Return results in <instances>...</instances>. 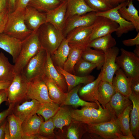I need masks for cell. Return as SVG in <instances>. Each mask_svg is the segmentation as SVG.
<instances>
[{
  "instance_id": "obj_28",
  "label": "cell",
  "mask_w": 139,
  "mask_h": 139,
  "mask_svg": "<svg viewBox=\"0 0 139 139\" xmlns=\"http://www.w3.org/2000/svg\"><path fill=\"white\" fill-rule=\"evenodd\" d=\"M66 1V20L68 18L74 15H83L90 12H94L87 5L85 0Z\"/></svg>"
},
{
  "instance_id": "obj_5",
  "label": "cell",
  "mask_w": 139,
  "mask_h": 139,
  "mask_svg": "<svg viewBox=\"0 0 139 139\" xmlns=\"http://www.w3.org/2000/svg\"><path fill=\"white\" fill-rule=\"evenodd\" d=\"M47 55L46 51L41 48L23 69L21 73L28 82L44 75Z\"/></svg>"
},
{
  "instance_id": "obj_46",
  "label": "cell",
  "mask_w": 139,
  "mask_h": 139,
  "mask_svg": "<svg viewBox=\"0 0 139 139\" xmlns=\"http://www.w3.org/2000/svg\"><path fill=\"white\" fill-rule=\"evenodd\" d=\"M15 105L9 104L8 108L0 112V126L5 120L6 117L12 112Z\"/></svg>"
},
{
  "instance_id": "obj_22",
  "label": "cell",
  "mask_w": 139,
  "mask_h": 139,
  "mask_svg": "<svg viewBox=\"0 0 139 139\" xmlns=\"http://www.w3.org/2000/svg\"><path fill=\"white\" fill-rule=\"evenodd\" d=\"M47 52V59L44 74L52 79L65 93L67 92V84L63 76L56 69L52 60L50 54Z\"/></svg>"
},
{
  "instance_id": "obj_55",
  "label": "cell",
  "mask_w": 139,
  "mask_h": 139,
  "mask_svg": "<svg viewBox=\"0 0 139 139\" xmlns=\"http://www.w3.org/2000/svg\"><path fill=\"white\" fill-rule=\"evenodd\" d=\"M4 139H10V132L8 123L7 121L4 129Z\"/></svg>"
},
{
  "instance_id": "obj_10",
  "label": "cell",
  "mask_w": 139,
  "mask_h": 139,
  "mask_svg": "<svg viewBox=\"0 0 139 139\" xmlns=\"http://www.w3.org/2000/svg\"><path fill=\"white\" fill-rule=\"evenodd\" d=\"M119 48L115 46L111 48L105 53L104 62L101 68V80L112 84L114 74L120 68L116 62V59L119 54Z\"/></svg>"
},
{
  "instance_id": "obj_37",
  "label": "cell",
  "mask_w": 139,
  "mask_h": 139,
  "mask_svg": "<svg viewBox=\"0 0 139 139\" xmlns=\"http://www.w3.org/2000/svg\"><path fill=\"white\" fill-rule=\"evenodd\" d=\"M69 45L70 47L69 53L63 69L66 71L73 74L74 66L81 58L83 51L85 48Z\"/></svg>"
},
{
  "instance_id": "obj_6",
  "label": "cell",
  "mask_w": 139,
  "mask_h": 139,
  "mask_svg": "<svg viewBox=\"0 0 139 139\" xmlns=\"http://www.w3.org/2000/svg\"><path fill=\"white\" fill-rule=\"evenodd\" d=\"M120 50L121 55L116 57V62L128 77L139 78V57L123 48Z\"/></svg>"
},
{
  "instance_id": "obj_35",
  "label": "cell",
  "mask_w": 139,
  "mask_h": 139,
  "mask_svg": "<svg viewBox=\"0 0 139 139\" xmlns=\"http://www.w3.org/2000/svg\"><path fill=\"white\" fill-rule=\"evenodd\" d=\"M116 44L115 39L111 34H108L93 40L87 47L102 51L105 53L115 46Z\"/></svg>"
},
{
  "instance_id": "obj_17",
  "label": "cell",
  "mask_w": 139,
  "mask_h": 139,
  "mask_svg": "<svg viewBox=\"0 0 139 139\" xmlns=\"http://www.w3.org/2000/svg\"><path fill=\"white\" fill-rule=\"evenodd\" d=\"M24 20L28 28L32 32L36 31L46 22V13L28 6L25 10Z\"/></svg>"
},
{
  "instance_id": "obj_34",
  "label": "cell",
  "mask_w": 139,
  "mask_h": 139,
  "mask_svg": "<svg viewBox=\"0 0 139 139\" xmlns=\"http://www.w3.org/2000/svg\"><path fill=\"white\" fill-rule=\"evenodd\" d=\"M81 58L92 63L96 64L98 70L101 69L105 59V53L102 51L93 49L88 47L83 50Z\"/></svg>"
},
{
  "instance_id": "obj_26",
  "label": "cell",
  "mask_w": 139,
  "mask_h": 139,
  "mask_svg": "<svg viewBox=\"0 0 139 139\" xmlns=\"http://www.w3.org/2000/svg\"><path fill=\"white\" fill-rule=\"evenodd\" d=\"M55 67L58 72L64 77L67 86V92L79 84H83L85 85L95 80V77L93 75L78 76L68 72L61 68Z\"/></svg>"
},
{
  "instance_id": "obj_59",
  "label": "cell",
  "mask_w": 139,
  "mask_h": 139,
  "mask_svg": "<svg viewBox=\"0 0 139 139\" xmlns=\"http://www.w3.org/2000/svg\"><path fill=\"white\" fill-rule=\"evenodd\" d=\"M61 2H62V1H65L66 0H60Z\"/></svg>"
},
{
  "instance_id": "obj_25",
  "label": "cell",
  "mask_w": 139,
  "mask_h": 139,
  "mask_svg": "<svg viewBox=\"0 0 139 139\" xmlns=\"http://www.w3.org/2000/svg\"><path fill=\"white\" fill-rule=\"evenodd\" d=\"M118 12L123 18L131 22L136 31L139 32L138 12L133 4V0H127L126 4L118 9Z\"/></svg>"
},
{
  "instance_id": "obj_56",
  "label": "cell",
  "mask_w": 139,
  "mask_h": 139,
  "mask_svg": "<svg viewBox=\"0 0 139 139\" xmlns=\"http://www.w3.org/2000/svg\"><path fill=\"white\" fill-rule=\"evenodd\" d=\"M7 8V0H0V13Z\"/></svg>"
},
{
  "instance_id": "obj_58",
  "label": "cell",
  "mask_w": 139,
  "mask_h": 139,
  "mask_svg": "<svg viewBox=\"0 0 139 139\" xmlns=\"http://www.w3.org/2000/svg\"><path fill=\"white\" fill-rule=\"evenodd\" d=\"M136 46L133 53L136 56L139 57V45H136Z\"/></svg>"
},
{
  "instance_id": "obj_44",
  "label": "cell",
  "mask_w": 139,
  "mask_h": 139,
  "mask_svg": "<svg viewBox=\"0 0 139 139\" xmlns=\"http://www.w3.org/2000/svg\"><path fill=\"white\" fill-rule=\"evenodd\" d=\"M87 5L95 12L106 11L114 7L106 0H85Z\"/></svg>"
},
{
  "instance_id": "obj_39",
  "label": "cell",
  "mask_w": 139,
  "mask_h": 139,
  "mask_svg": "<svg viewBox=\"0 0 139 139\" xmlns=\"http://www.w3.org/2000/svg\"><path fill=\"white\" fill-rule=\"evenodd\" d=\"M7 117L10 132V139H22V123L12 112Z\"/></svg>"
},
{
  "instance_id": "obj_24",
  "label": "cell",
  "mask_w": 139,
  "mask_h": 139,
  "mask_svg": "<svg viewBox=\"0 0 139 139\" xmlns=\"http://www.w3.org/2000/svg\"><path fill=\"white\" fill-rule=\"evenodd\" d=\"M81 86V84H79L67 92L64 101L60 106L71 105L77 108L79 106H88L98 108L99 107L97 103L86 101L80 98L78 95V92Z\"/></svg>"
},
{
  "instance_id": "obj_30",
  "label": "cell",
  "mask_w": 139,
  "mask_h": 139,
  "mask_svg": "<svg viewBox=\"0 0 139 139\" xmlns=\"http://www.w3.org/2000/svg\"><path fill=\"white\" fill-rule=\"evenodd\" d=\"M70 50L68 41L65 38L60 45L51 55H50L52 62L55 66L63 68L67 58Z\"/></svg>"
},
{
  "instance_id": "obj_54",
  "label": "cell",
  "mask_w": 139,
  "mask_h": 139,
  "mask_svg": "<svg viewBox=\"0 0 139 139\" xmlns=\"http://www.w3.org/2000/svg\"><path fill=\"white\" fill-rule=\"evenodd\" d=\"M7 121L5 120L0 126V139H4V129Z\"/></svg>"
},
{
  "instance_id": "obj_9",
  "label": "cell",
  "mask_w": 139,
  "mask_h": 139,
  "mask_svg": "<svg viewBox=\"0 0 139 139\" xmlns=\"http://www.w3.org/2000/svg\"><path fill=\"white\" fill-rule=\"evenodd\" d=\"M127 1L107 11L96 12L97 16H102L107 18L116 23L119 27L115 32L118 37H120L123 34L127 33L135 29L132 23L123 18L118 12V9L125 5Z\"/></svg>"
},
{
  "instance_id": "obj_38",
  "label": "cell",
  "mask_w": 139,
  "mask_h": 139,
  "mask_svg": "<svg viewBox=\"0 0 139 139\" xmlns=\"http://www.w3.org/2000/svg\"><path fill=\"white\" fill-rule=\"evenodd\" d=\"M61 2L60 0H30L28 6L46 13L57 7Z\"/></svg>"
},
{
  "instance_id": "obj_32",
  "label": "cell",
  "mask_w": 139,
  "mask_h": 139,
  "mask_svg": "<svg viewBox=\"0 0 139 139\" xmlns=\"http://www.w3.org/2000/svg\"><path fill=\"white\" fill-rule=\"evenodd\" d=\"M92 107L84 106L80 109H71L70 115L72 119L86 124H93L95 114Z\"/></svg>"
},
{
  "instance_id": "obj_53",
  "label": "cell",
  "mask_w": 139,
  "mask_h": 139,
  "mask_svg": "<svg viewBox=\"0 0 139 139\" xmlns=\"http://www.w3.org/2000/svg\"><path fill=\"white\" fill-rule=\"evenodd\" d=\"M12 82L0 81V90L7 89Z\"/></svg>"
},
{
  "instance_id": "obj_43",
  "label": "cell",
  "mask_w": 139,
  "mask_h": 139,
  "mask_svg": "<svg viewBox=\"0 0 139 139\" xmlns=\"http://www.w3.org/2000/svg\"><path fill=\"white\" fill-rule=\"evenodd\" d=\"M55 127L52 118H51L42 123L39 134L47 139L54 138L55 135L54 130Z\"/></svg>"
},
{
  "instance_id": "obj_48",
  "label": "cell",
  "mask_w": 139,
  "mask_h": 139,
  "mask_svg": "<svg viewBox=\"0 0 139 139\" xmlns=\"http://www.w3.org/2000/svg\"><path fill=\"white\" fill-rule=\"evenodd\" d=\"M131 88L132 93L139 95V78L132 79Z\"/></svg>"
},
{
  "instance_id": "obj_14",
  "label": "cell",
  "mask_w": 139,
  "mask_h": 139,
  "mask_svg": "<svg viewBox=\"0 0 139 139\" xmlns=\"http://www.w3.org/2000/svg\"><path fill=\"white\" fill-rule=\"evenodd\" d=\"M63 128V131L55 134L57 139H80L87 132V124L72 119L68 125Z\"/></svg>"
},
{
  "instance_id": "obj_1",
  "label": "cell",
  "mask_w": 139,
  "mask_h": 139,
  "mask_svg": "<svg viewBox=\"0 0 139 139\" xmlns=\"http://www.w3.org/2000/svg\"><path fill=\"white\" fill-rule=\"evenodd\" d=\"M41 48L39 39L38 30L33 32L22 41L20 52L14 65L15 74L21 73L29 61Z\"/></svg>"
},
{
  "instance_id": "obj_31",
  "label": "cell",
  "mask_w": 139,
  "mask_h": 139,
  "mask_svg": "<svg viewBox=\"0 0 139 139\" xmlns=\"http://www.w3.org/2000/svg\"><path fill=\"white\" fill-rule=\"evenodd\" d=\"M67 106H60L56 114L52 117L55 127L62 132L63 128L68 125L72 119L70 115L71 110Z\"/></svg>"
},
{
  "instance_id": "obj_20",
  "label": "cell",
  "mask_w": 139,
  "mask_h": 139,
  "mask_svg": "<svg viewBox=\"0 0 139 139\" xmlns=\"http://www.w3.org/2000/svg\"><path fill=\"white\" fill-rule=\"evenodd\" d=\"M102 71L97 78L93 81L81 86L78 92V95L83 100L97 103L98 101V86L101 79Z\"/></svg>"
},
{
  "instance_id": "obj_19",
  "label": "cell",
  "mask_w": 139,
  "mask_h": 139,
  "mask_svg": "<svg viewBox=\"0 0 139 139\" xmlns=\"http://www.w3.org/2000/svg\"><path fill=\"white\" fill-rule=\"evenodd\" d=\"M22 41L2 33L0 34V48L11 55L14 63L21 50Z\"/></svg>"
},
{
  "instance_id": "obj_57",
  "label": "cell",
  "mask_w": 139,
  "mask_h": 139,
  "mask_svg": "<svg viewBox=\"0 0 139 139\" xmlns=\"http://www.w3.org/2000/svg\"><path fill=\"white\" fill-rule=\"evenodd\" d=\"M117 139H135L133 135H125L117 133L116 134Z\"/></svg>"
},
{
  "instance_id": "obj_3",
  "label": "cell",
  "mask_w": 139,
  "mask_h": 139,
  "mask_svg": "<svg viewBox=\"0 0 139 139\" xmlns=\"http://www.w3.org/2000/svg\"><path fill=\"white\" fill-rule=\"evenodd\" d=\"M25 10H15L12 13H9L3 33L22 41L33 32L28 28L25 24Z\"/></svg>"
},
{
  "instance_id": "obj_29",
  "label": "cell",
  "mask_w": 139,
  "mask_h": 139,
  "mask_svg": "<svg viewBox=\"0 0 139 139\" xmlns=\"http://www.w3.org/2000/svg\"><path fill=\"white\" fill-rule=\"evenodd\" d=\"M43 121L42 118L36 114L22 122L21 124L22 139H25L28 136L39 134L41 124Z\"/></svg>"
},
{
  "instance_id": "obj_52",
  "label": "cell",
  "mask_w": 139,
  "mask_h": 139,
  "mask_svg": "<svg viewBox=\"0 0 139 139\" xmlns=\"http://www.w3.org/2000/svg\"><path fill=\"white\" fill-rule=\"evenodd\" d=\"M113 7H115L119 4L123 3L127 0H106Z\"/></svg>"
},
{
  "instance_id": "obj_13",
  "label": "cell",
  "mask_w": 139,
  "mask_h": 139,
  "mask_svg": "<svg viewBox=\"0 0 139 139\" xmlns=\"http://www.w3.org/2000/svg\"><path fill=\"white\" fill-rule=\"evenodd\" d=\"M96 17V12H91L85 14L75 15L68 18L66 20L63 31L64 37L65 38L67 34L75 28L92 25Z\"/></svg>"
},
{
  "instance_id": "obj_21",
  "label": "cell",
  "mask_w": 139,
  "mask_h": 139,
  "mask_svg": "<svg viewBox=\"0 0 139 139\" xmlns=\"http://www.w3.org/2000/svg\"><path fill=\"white\" fill-rule=\"evenodd\" d=\"M115 74L116 75L113 77L112 84L116 91L129 97L132 93L131 86L132 79L128 77L121 68L117 71Z\"/></svg>"
},
{
  "instance_id": "obj_15",
  "label": "cell",
  "mask_w": 139,
  "mask_h": 139,
  "mask_svg": "<svg viewBox=\"0 0 139 139\" xmlns=\"http://www.w3.org/2000/svg\"><path fill=\"white\" fill-rule=\"evenodd\" d=\"M132 104L129 97L116 91L105 108L111 118H117L128 106Z\"/></svg>"
},
{
  "instance_id": "obj_11",
  "label": "cell",
  "mask_w": 139,
  "mask_h": 139,
  "mask_svg": "<svg viewBox=\"0 0 139 139\" xmlns=\"http://www.w3.org/2000/svg\"><path fill=\"white\" fill-rule=\"evenodd\" d=\"M90 42L96 38L115 32L119 25L115 22L105 17L97 16L92 25Z\"/></svg>"
},
{
  "instance_id": "obj_51",
  "label": "cell",
  "mask_w": 139,
  "mask_h": 139,
  "mask_svg": "<svg viewBox=\"0 0 139 139\" xmlns=\"http://www.w3.org/2000/svg\"><path fill=\"white\" fill-rule=\"evenodd\" d=\"M16 1V0H7V8L9 13L15 10Z\"/></svg>"
},
{
  "instance_id": "obj_42",
  "label": "cell",
  "mask_w": 139,
  "mask_h": 139,
  "mask_svg": "<svg viewBox=\"0 0 139 139\" xmlns=\"http://www.w3.org/2000/svg\"><path fill=\"white\" fill-rule=\"evenodd\" d=\"M97 67L96 64L81 58L74 66L73 74L80 76H86Z\"/></svg>"
},
{
  "instance_id": "obj_50",
  "label": "cell",
  "mask_w": 139,
  "mask_h": 139,
  "mask_svg": "<svg viewBox=\"0 0 139 139\" xmlns=\"http://www.w3.org/2000/svg\"><path fill=\"white\" fill-rule=\"evenodd\" d=\"M4 101L8 102L7 89L0 90V106Z\"/></svg>"
},
{
  "instance_id": "obj_7",
  "label": "cell",
  "mask_w": 139,
  "mask_h": 139,
  "mask_svg": "<svg viewBox=\"0 0 139 139\" xmlns=\"http://www.w3.org/2000/svg\"><path fill=\"white\" fill-rule=\"evenodd\" d=\"M28 82L21 73L15 74L7 89L8 102L15 105L26 100Z\"/></svg>"
},
{
  "instance_id": "obj_49",
  "label": "cell",
  "mask_w": 139,
  "mask_h": 139,
  "mask_svg": "<svg viewBox=\"0 0 139 139\" xmlns=\"http://www.w3.org/2000/svg\"><path fill=\"white\" fill-rule=\"evenodd\" d=\"M30 1V0H16L15 10H25L28 6Z\"/></svg>"
},
{
  "instance_id": "obj_8",
  "label": "cell",
  "mask_w": 139,
  "mask_h": 139,
  "mask_svg": "<svg viewBox=\"0 0 139 139\" xmlns=\"http://www.w3.org/2000/svg\"><path fill=\"white\" fill-rule=\"evenodd\" d=\"M33 99L41 103L53 102L49 97L47 87L42 77L28 82L26 100Z\"/></svg>"
},
{
  "instance_id": "obj_60",
  "label": "cell",
  "mask_w": 139,
  "mask_h": 139,
  "mask_svg": "<svg viewBox=\"0 0 139 139\" xmlns=\"http://www.w3.org/2000/svg\"><path fill=\"white\" fill-rule=\"evenodd\" d=\"M137 0V1H139V0Z\"/></svg>"
},
{
  "instance_id": "obj_4",
  "label": "cell",
  "mask_w": 139,
  "mask_h": 139,
  "mask_svg": "<svg viewBox=\"0 0 139 139\" xmlns=\"http://www.w3.org/2000/svg\"><path fill=\"white\" fill-rule=\"evenodd\" d=\"M87 132L96 138L117 139L116 134H122L117 118H113L108 121L87 124Z\"/></svg>"
},
{
  "instance_id": "obj_18",
  "label": "cell",
  "mask_w": 139,
  "mask_h": 139,
  "mask_svg": "<svg viewBox=\"0 0 139 139\" xmlns=\"http://www.w3.org/2000/svg\"><path fill=\"white\" fill-rule=\"evenodd\" d=\"M66 0L61 2L59 6L53 10L46 13V22L50 23L63 33L66 21Z\"/></svg>"
},
{
  "instance_id": "obj_40",
  "label": "cell",
  "mask_w": 139,
  "mask_h": 139,
  "mask_svg": "<svg viewBox=\"0 0 139 139\" xmlns=\"http://www.w3.org/2000/svg\"><path fill=\"white\" fill-rule=\"evenodd\" d=\"M132 107V104L128 106L117 118L120 130L125 135H133L130 127V113Z\"/></svg>"
},
{
  "instance_id": "obj_23",
  "label": "cell",
  "mask_w": 139,
  "mask_h": 139,
  "mask_svg": "<svg viewBox=\"0 0 139 139\" xmlns=\"http://www.w3.org/2000/svg\"><path fill=\"white\" fill-rule=\"evenodd\" d=\"M132 102V107L130 113V127L132 135L139 138V95L131 93L129 97Z\"/></svg>"
},
{
  "instance_id": "obj_27",
  "label": "cell",
  "mask_w": 139,
  "mask_h": 139,
  "mask_svg": "<svg viewBox=\"0 0 139 139\" xmlns=\"http://www.w3.org/2000/svg\"><path fill=\"white\" fill-rule=\"evenodd\" d=\"M47 88L49 97L53 102L60 106L64 101L67 93L64 92L51 79L44 75L42 77Z\"/></svg>"
},
{
  "instance_id": "obj_12",
  "label": "cell",
  "mask_w": 139,
  "mask_h": 139,
  "mask_svg": "<svg viewBox=\"0 0 139 139\" xmlns=\"http://www.w3.org/2000/svg\"><path fill=\"white\" fill-rule=\"evenodd\" d=\"M92 25L75 28L70 31L65 38L69 45L85 48L90 43L92 30Z\"/></svg>"
},
{
  "instance_id": "obj_41",
  "label": "cell",
  "mask_w": 139,
  "mask_h": 139,
  "mask_svg": "<svg viewBox=\"0 0 139 139\" xmlns=\"http://www.w3.org/2000/svg\"><path fill=\"white\" fill-rule=\"evenodd\" d=\"M60 107L59 104L53 102L41 103L37 114L42 116L46 121L54 116Z\"/></svg>"
},
{
  "instance_id": "obj_45",
  "label": "cell",
  "mask_w": 139,
  "mask_h": 139,
  "mask_svg": "<svg viewBox=\"0 0 139 139\" xmlns=\"http://www.w3.org/2000/svg\"><path fill=\"white\" fill-rule=\"evenodd\" d=\"M9 13L8 9L0 13V34L3 33L4 31Z\"/></svg>"
},
{
  "instance_id": "obj_16",
  "label": "cell",
  "mask_w": 139,
  "mask_h": 139,
  "mask_svg": "<svg viewBox=\"0 0 139 139\" xmlns=\"http://www.w3.org/2000/svg\"><path fill=\"white\" fill-rule=\"evenodd\" d=\"M41 103L35 99L14 105L12 112L22 123L37 114Z\"/></svg>"
},
{
  "instance_id": "obj_33",
  "label": "cell",
  "mask_w": 139,
  "mask_h": 139,
  "mask_svg": "<svg viewBox=\"0 0 139 139\" xmlns=\"http://www.w3.org/2000/svg\"><path fill=\"white\" fill-rule=\"evenodd\" d=\"M115 92V88L112 84L101 80L98 86V101L103 108H105L106 105Z\"/></svg>"
},
{
  "instance_id": "obj_2",
  "label": "cell",
  "mask_w": 139,
  "mask_h": 139,
  "mask_svg": "<svg viewBox=\"0 0 139 139\" xmlns=\"http://www.w3.org/2000/svg\"><path fill=\"white\" fill-rule=\"evenodd\" d=\"M38 32L42 48L50 55L57 49L65 38L62 32L48 22L41 25Z\"/></svg>"
},
{
  "instance_id": "obj_36",
  "label": "cell",
  "mask_w": 139,
  "mask_h": 139,
  "mask_svg": "<svg viewBox=\"0 0 139 139\" xmlns=\"http://www.w3.org/2000/svg\"><path fill=\"white\" fill-rule=\"evenodd\" d=\"M14 65L2 52L0 53V81H12L15 75Z\"/></svg>"
},
{
  "instance_id": "obj_47",
  "label": "cell",
  "mask_w": 139,
  "mask_h": 139,
  "mask_svg": "<svg viewBox=\"0 0 139 139\" xmlns=\"http://www.w3.org/2000/svg\"><path fill=\"white\" fill-rule=\"evenodd\" d=\"M122 43L124 45L127 46H132L139 45V32L134 38L123 40L122 41Z\"/></svg>"
}]
</instances>
